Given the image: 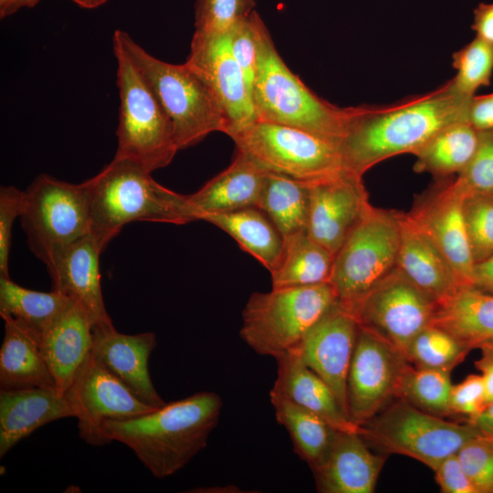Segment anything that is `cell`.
Instances as JSON below:
<instances>
[{"label": "cell", "instance_id": "obj_1", "mask_svg": "<svg viewBox=\"0 0 493 493\" xmlns=\"http://www.w3.org/2000/svg\"><path fill=\"white\" fill-rule=\"evenodd\" d=\"M471 99L457 93L449 80L393 105L359 106L340 143L346 168L363 176L385 159L413 154L446 126L466 121Z\"/></svg>", "mask_w": 493, "mask_h": 493}, {"label": "cell", "instance_id": "obj_2", "mask_svg": "<svg viewBox=\"0 0 493 493\" xmlns=\"http://www.w3.org/2000/svg\"><path fill=\"white\" fill-rule=\"evenodd\" d=\"M223 402L214 392H199L149 413L104 425L107 437L130 447L157 478L175 474L206 446Z\"/></svg>", "mask_w": 493, "mask_h": 493}, {"label": "cell", "instance_id": "obj_3", "mask_svg": "<svg viewBox=\"0 0 493 493\" xmlns=\"http://www.w3.org/2000/svg\"><path fill=\"white\" fill-rule=\"evenodd\" d=\"M90 216V235L103 251L132 221L185 225L194 221L187 195L157 183L139 164L113 158L95 176L83 182Z\"/></svg>", "mask_w": 493, "mask_h": 493}, {"label": "cell", "instance_id": "obj_4", "mask_svg": "<svg viewBox=\"0 0 493 493\" xmlns=\"http://www.w3.org/2000/svg\"><path fill=\"white\" fill-rule=\"evenodd\" d=\"M257 74L252 100L257 120L298 128L341 143L358 107L340 108L318 97L286 66L254 11Z\"/></svg>", "mask_w": 493, "mask_h": 493}, {"label": "cell", "instance_id": "obj_5", "mask_svg": "<svg viewBox=\"0 0 493 493\" xmlns=\"http://www.w3.org/2000/svg\"><path fill=\"white\" fill-rule=\"evenodd\" d=\"M118 41L142 75L170 119L179 150L195 145L214 131L226 134L229 121L207 84L186 64H170L150 55L128 33Z\"/></svg>", "mask_w": 493, "mask_h": 493}, {"label": "cell", "instance_id": "obj_6", "mask_svg": "<svg viewBox=\"0 0 493 493\" xmlns=\"http://www.w3.org/2000/svg\"><path fill=\"white\" fill-rule=\"evenodd\" d=\"M336 300L330 282L254 292L242 311L240 338L257 354L276 360L293 351Z\"/></svg>", "mask_w": 493, "mask_h": 493}, {"label": "cell", "instance_id": "obj_7", "mask_svg": "<svg viewBox=\"0 0 493 493\" xmlns=\"http://www.w3.org/2000/svg\"><path fill=\"white\" fill-rule=\"evenodd\" d=\"M112 46L120 95L114 158L131 161L152 173L167 166L179 151L173 127L121 44L112 39Z\"/></svg>", "mask_w": 493, "mask_h": 493}, {"label": "cell", "instance_id": "obj_8", "mask_svg": "<svg viewBox=\"0 0 493 493\" xmlns=\"http://www.w3.org/2000/svg\"><path fill=\"white\" fill-rule=\"evenodd\" d=\"M400 212L371 205L334 257L330 283L350 310L397 267Z\"/></svg>", "mask_w": 493, "mask_h": 493}, {"label": "cell", "instance_id": "obj_9", "mask_svg": "<svg viewBox=\"0 0 493 493\" xmlns=\"http://www.w3.org/2000/svg\"><path fill=\"white\" fill-rule=\"evenodd\" d=\"M360 435L384 453L412 457L434 471L479 432L467 421L449 422L397 399L360 426Z\"/></svg>", "mask_w": 493, "mask_h": 493}, {"label": "cell", "instance_id": "obj_10", "mask_svg": "<svg viewBox=\"0 0 493 493\" xmlns=\"http://www.w3.org/2000/svg\"><path fill=\"white\" fill-rule=\"evenodd\" d=\"M236 150L267 171L312 181L344 170L339 143L306 131L256 120L229 136Z\"/></svg>", "mask_w": 493, "mask_h": 493}, {"label": "cell", "instance_id": "obj_11", "mask_svg": "<svg viewBox=\"0 0 493 493\" xmlns=\"http://www.w3.org/2000/svg\"><path fill=\"white\" fill-rule=\"evenodd\" d=\"M25 192L21 223L31 251L42 262L54 250L90 234L83 183L69 184L42 173Z\"/></svg>", "mask_w": 493, "mask_h": 493}, {"label": "cell", "instance_id": "obj_12", "mask_svg": "<svg viewBox=\"0 0 493 493\" xmlns=\"http://www.w3.org/2000/svg\"><path fill=\"white\" fill-rule=\"evenodd\" d=\"M435 302L396 267L349 311L359 327L405 357L414 338L431 324Z\"/></svg>", "mask_w": 493, "mask_h": 493}, {"label": "cell", "instance_id": "obj_13", "mask_svg": "<svg viewBox=\"0 0 493 493\" xmlns=\"http://www.w3.org/2000/svg\"><path fill=\"white\" fill-rule=\"evenodd\" d=\"M406 358L385 341L359 327L346 383V411L361 426L397 399Z\"/></svg>", "mask_w": 493, "mask_h": 493}, {"label": "cell", "instance_id": "obj_14", "mask_svg": "<svg viewBox=\"0 0 493 493\" xmlns=\"http://www.w3.org/2000/svg\"><path fill=\"white\" fill-rule=\"evenodd\" d=\"M65 394L78 419L79 437L90 446L111 441L104 432L109 421H123L156 408L138 398L91 353Z\"/></svg>", "mask_w": 493, "mask_h": 493}, {"label": "cell", "instance_id": "obj_15", "mask_svg": "<svg viewBox=\"0 0 493 493\" xmlns=\"http://www.w3.org/2000/svg\"><path fill=\"white\" fill-rule=\"evenodd\" d=\"M306 182L309 194L307 232L336 255L372 205L362 175L344 170Z\"/></svg>", "mask_w": 493, "mask_h": 493}, {"label": "cell", "instance_id": "obj_16", "mask_svg": "<svg viewBox=\"0 0 493 493\" xmlns=\"http://www.w3.org/2000/svg\"><path fill=\"white\" fill-rule=\"evenodd\" d=\"M464 196L452 177L435 179L414 197L407 215L446 257L461 285L472 286L475 263L463 215Z\"/></svg>", "mask_w": 493, "mask_h": 493}, {"label": "cell", "instance_id": "obj_17", "mask_svg": "<svg viewBox=\"0 0 493 493\" xmlns=\"http://www.w3.org/2000/svg\"><path fill=\"white\" fill-rule=\"evenodd\" d=\"M185 63L220 102L229 121L228 136L257 120L251 92L230 50L229 33L208 36L194 32Z\"/></svg>", "mask_w": 493, "mask_h": 493}, {"label": "cell", "instance_id": "obj_18", "mask_svg": "<svg viewBox=\"0 0 493 493\" xmlns=\"http://www.w3.org/2000/svg\"><path fill=\"white\" fill-rule=\"evenodd\" d=\"M358 330L355 317L336 300L292 351L330 387L346 414V383Z\"/></svg>", "mask_w": 493, "mask_h": 493}, {"label": "cell", "instance_id": "obj_19", "mask_svg": "<svg viewBox=\"0 0 493 493\" xmlns=\"http://www.w3.org/2000/svg\"><path fill=\"white\" fill-rule=\"evenodd\" d=\"M101 252L89 234L54 250L43 261L52 280V289L82 306L93 326L112 323L101 293L99 261Z\"/></svg>", "mask_w": 493, "mask_h": 493}, {"label": "cell", "instance_id": "obj_20", "mask_svg": "<svg viewBox=\"0 0 493 493\" xmlns=\"http://www.w3.org/2000/svg\"><path fill=\"white\" fill-rule=\"evenodd\" d=\"M157 346L153 332L124 334L113 324L93 326L92 355L145 404L158 408L166 403L155 390L149 360Z\"/></svg>", "mask_w": 493, "mask_h": 493}, {"label": "cell", "instance_id": "obj_21", "mask_svg": "<svg viewBox=\"0 0 493 493\" xmlns=\"http://www.w3.org/2000/svg\"><path fill=\"white\" fill-rule=\"evenodd\" d=\"M386 460L357 432L337 431L322 462L312 468L321 493H372Z\"/></svg>", "mask_w": 493, "mask_h": 493}, {"label": "cell", "instance_id": "obj_22", "mask_svg": "<svg viewBox=\"0 0 493 493\" xmlns=\"http://www.w3.org/2000/svg\"><path fill=\"white\" fill-rule=\"evenodd\" d=\"M74 416L66 394L57 389H0V457L39 427Z\"/></svg>", "mask_w": 493, "mask_h": 493}, {"label": "cell", "instance_id": "obj_23", "mask_svg": "<svg viewBox=\"0 0 493 493\" xmlns=\"http://www.w3.org/2000/svg\"><path fill=\"white\" fill-rule=\"evenodd\" d=\"M397 268L435 301L462 287L453 267L407 213L400 212Z\"/></svg>", "mask_w": 493, "mask_h": 493}, {"label": "cell", "instance_id": "obj_24", "mask_svg": "<svg viewBox=\"0 0 493 493\" xmlns=\"http://www.w3.org/2000/svg\"><path fill=\"white\" fill-rule=\"evenodd\" d=\"M267 170L236 150L230 165L210 179L187 203L195 220L204 215L257 207Z\"/></svg>", "mask_w": 493, "mask_h": 493}, {"label": "cell", "instance_id": "obj_25", "mask_svg": "<svg viewBox=\"0 0 493 493\" xmlns=\"http://www.w3.org/2000/svg\"><path fill=\"white\" fill-rule=\"evenodd\" d=\"M93 323L74 302L41 336L40 347L55 380L65 393L92 353Z\"/></svg>", "mask_w": 493, "mask_h": 493}, {"label": "cell", "instance_id": "obj_26", "mask_svg": "<svg viewBox=\"0 0 493 493\" xmlns=\"http://www.w3.org/2000/svg\"><path fill=\"white\" fill-rule=\"evenodd\" d=\"M278 370L272 391L316 414L334 429L357 432L330 387L310 370L295 351L276 359Z\"/></svg>", "mask_w": 493, "mask_h": 493}, {"label": "cell", "instance_id": "obj_27", "mask_svg": "<svg viewBox=\"0 0 493 493\" xmlns=\"http://www.w3.org/2000/svg\"><path fill=\"white\" fill-rule=\"evenodd\" d=\"M431 324L469 350L493 341V293L462 286L435 302Z\"/></svg>", "mask_w": 493, "mask_h": 493}, {"label": "cell", "instance_id": "obj_28", "mask_svg": "<svg viewBox=\"0 0 493 493\" xmlns=\"http://www.w3.org/2000/svg\"><path fill=\"white\" fill-rule=\"evenodd\" d=\"M0 349V389H57L40 347V339L8 316ZM60 392V391H59Z\"/></svg>", "mask_w": 493, "mask_h": 493}, {"label": "cell", "instance_id": "obj_29", "mask_svg": "<svg viewBox=\"0 0 493 493\" xmlns=\"http://www.w3.org/2000/svg\"><path fill=\"white\" fill-rule=\"evenodd\" d=\"M201 220L228 234L245 252L254 257L269 272L278 264L283 252V237L258 207L210 214L204 215Z\"/></svg>", "mask_w": 493, "mask_h": 493}, {"label": "cell", "instance_id": "obj_30", "mask_svg": "<svg viewBox=\"0 0 493 493\" xmlns=\"http://www.w3.org/2000/svg\"><path fill=\"white\" fill-rule=\"evenodd\" d=\"M479 131L467 121L453 122L435 133L413 154L414 170L430 173L435 179L459 174L474 157Z\"/></svg>", "mask_w": 493, "mask_h": 493}, {"label": "cell", "instance_id": "obj_31", "mask_svg": "<svg viewBox=\"0 0 493 493\" xmlns=\"http://www.w3.org/2000/svg\"><path fill=\"white\" fill-rule=\"evenodd\" d=\"M280 260L270 272L272 288L303 287L330 282L335 255L308 232L283 238Z\"/></svg>", "mask_w": 493, "mask_h": 493}, {"label": "cell", "instance_id": "obj_32", "mask_svg": "<svg viewBox=\"0 0 493 493\" xmlns=\"http://www.w3.org/2000/svg\"><path fill=\"white\" fill-rule=\"evenodd\" d=\"M74 302L57 290H32L0 277V316L13 318L39 339Z\"/></svg>", "mask_w": 493, "mask_h": 493}, {"label": "cell", "instance_id": "obj_33", "mask_svg": "<svg viewBox=\"0 0 493 493\" xmlns=\"http://www.w3.org/2000/svg\"><path fill=\"white\" fill-rule=\"evenodd\" d=\"M277 422L288 431L295 453L310 469L326 456L337 431L316 414L270 390Z\"/></svg>", "mask_w": 493, "mask_h": 493}, {"label": "cell", "instance_id": "obj_34", "mask_svg": "<svg viewBox=\"0 0 493 493\" xmlns=\"http://www.w3.org/2000/svg\"><path fill=\"white\" fill-rule=\"evenodd\" d=\"M309 194L306 181L267 171L258 208L283 238L307 232Z\"/></svg>", "mask_w": 493, "mask_h": 493}, {"label": "cell", "instance_id": "obj_35", "mask_svg": "<svg viewBox=\"0 0 493 493\" xmlns=\"http://www.w3.org/2000/svg\"><path fill=\"white\" fill-rule=\"evenodd\" d=\"M450 373L441 369L417 367L407 361L399 379L397 399L434 415H450L453 386Z\"/></svg>", "mask_w": 493, "mask_h": 493}, {"label": "cell", "instance_id": "obj_36", "mask_svg": "<svg viewBox=\"0 0 493 493\" xmlns=\"http://www.w3.org/2000/svg\"><path fill=\"white\" fill-rule=\"evenodd\" d=\"M469 351L448 332L430 324L411 341L405 358L417 367L452 372Z\"/></svg>", "mask_w": 493, "mask_h": 493}, {"label": "cell", "instance_id": "obj_37", "mask_svg": "<svg viewBox=\"0 0 493 493\" xmlns=\"http://www.w3.org/2000/svg\"><path fill=\"white\" fill-rule=\"evenodd\" d=\"M456 76L450 79L454 89L473 98L481 87L490 85L493 73V44L475 37L452 55Z\"/></svg>", "mask_w": 493, "mask_h": 493}, {"label": "cell", "instance_id": "obj_38", "mask_svg": "<svg viewBox=\"0 0 493 493\" xmlns=\"http://www.w3.org/2000/svg\"><path fill=\"white\" fill-rule=\"evenodd\" d=\"M463 215L476 264L493 255V194H467L463 199Z\"/></svg>", "mask_w": 493, "mask_h": 493}, {"label": "cell", "instance_id": "obj_39", "mask_svg": "<svg viewBox=\"0 0 493 493\" xmlns=\"http://www.w3.org/2000/svg\"><path fill=\"white\" fill-rule=\"evenodd\" d=\"M256 0H197L194 32L218 36L229 33L254 10Z\"/></svg>", "mask_w": 493, "mask_h": 493}, {"label": "cell", "instance_id": "obj_40", "mask_svg": "<svg viewBox=\"0 0 493 493\" xmlns=\"http://www.w3.org/2000/svg\"><path fill=\"white\" fill-rule=\"evenodd\" d=\"M455 187L464 195L493 194V129L479 131L477 152L468 165L453 178Z\"/></svg>", "mask_w": 493, "mask_h": 493}, {"label": "cell", "instance_id": "obj_41", "mask_svg": "<svg viewBox=\"0 0 493 493\" xmlns=\"http://www.w3.org/2000/svg\"><path fill=\"white\" fill-rule=\"evenodd\" d=\"M458 460L477 493H493V438L479 435L456 453Z\"/></svg>", "mask_w": 493, "mask_h": 493}, {"label": "cell", "instance_id": "obj_42", "mask_svg": "<svg viewBox=\"0 0 493 493\" xmlns=\"http://www.w3.org/2000/svg\"><path fill=\"white\" fill-rule=\"evenodd\" d=\"M231 53L238 64L252 95L257 74V41L254 11L229 32Z\"/></svg>", "mask_w": 493, "mask_h": 493}, {"label": "cell", "instance_id": "obj_43", "mask_svg": "<svg viewBox=\"0 0 493 493\" xmlns=\"http://www.w3.org/2000/svg\"><path fill=\"white\" fill-rule=\"evenodd\" d=\"M26 192L14 186L0 189V277L10 278L8 271L12 227L25 207Z\"/></svg>", "mask_w": 493, "mask_h": 493}, {"label": "cell", "instance_id": "obj_44", "mask_svg": "<svg viewBox=\"0 0 493 493\" xmlns=\"http://www.w3.org/2000/svg\"><path fill=\"white\" fill-rule=\"evenodd\" d=\"M486 406L485 388L480 374H470L452 386L450 409L467 420L475 417Z\"/></svg>", "mask_w": 493, "mask_h": 493}, {"label": "cell", "instance_id": "obj_45", "mask_svg": "<svg viewBox=\"0 0 493 493\" xmlns=\"http://www.w3.org/2000/svg\"><path fill=\"white\" fill-rule=\"evenodd\" d=\"M435 473V480L444 493H477L465 473L456 454L442 461Z\"/></svg>", "mask_w": 493, "mask_h": 493}, {"label": "cell", "instance_id": "obj_46", "mask_svg": "<svg viewBox=\"0 0 493 493\" xmlns=\"http://www.w3.org/2000/svg\"><path fill=\"white\" fill-rule=\"evenodd\" d=\"M466 121L478 131L493 129V93L474 96L468 103Z\"/></svg>", "mask_w": 493, "mask_h": 493}, {"label": "cell", "instance_id": "obj_47", "mask_svg": "<svg viewBox=\"0 0 493 493\" xmlns=\"http://www.w3.org/2000/svg\"><path fill=\"white\" fill-rule=\"evenodd\" d=\"M471 28L476 37L493 44V3H480L474 9V21Z\"/></svg>", "mask_w": 493, "mask_h": 493}, {"label": "cell", "instance_id": "obj_48", "mask_svg": "<svg viewBox=\"0 0 493 493\" xmlns=\"http://www.w3.org/2000/svg\"><path fill=\"white\" fill-rule=\"evenodd\" d=\"M481 356L475 362V366L481 372L486 396V405L493 402V349L483 344L479 347Z\"/></svg>", "mask_w": 493, "mask_h": 493}, {"label": "cell", "instance_id": "obj_49", "mask_svg": "<svg viewBox=\"0 0 493 493\" xmlns=\"http://www.w3.org/2000/svg\"><path fill=\"white\" fill-rule=\"evenodd\" d=\"M472 286L493 293V255L474 266Z\"/></svg>", "mask_w": 493, "mask_h": 493}, {"label": "cell", "instance_id": "obj_50", "mask_svg": "<svg viewBox=\"0 0 493 493\" xmlns=\"http://www.w3.org/2000/svg\"><path fill=\"white\" fill-rule=\"evenodd\" d=\"M481 435L493 438V402L488 404L475 417L467 420Z\"/></svg>", "mask_w": 493, "mask_h": 493}, {"label": "cell", "instance_id": "obj_51", "mask_svg": "<svg viewBox=\"0 0 493 493\" xmlns=\"http://www.w3.org/2000/svg\"><path fill=\"white\" fill-rule=\"evenodd\" d=\"M40 0H10L7 6L0 12L1 17L10 16L22 7H33Z\"/></svg>", "mask_w": 493, "mask_h": 493}, {"label": "cell", "instance_id": "obj_52", "mask_svg": "<svg viewBox=\"0 0 493 493\" xmlns=\"http://www.w3.org/2000/svg\"><path fill=\"white\" fill-rule=\"evenodd\" d=\"M188 492L237 493V492H245V491L240 490L239 488L234 485H229V486H224V487L194 488L193 490H190Z\"/></svg>", "mask_w": 493, "mask_h": 493}, {"label": "cell", "instance_id": "obj_53", "mask_svg": "<svg viewBox=\"0 0 493 493\" xmlns=\"http://www.w3.org/2000/svg\"><path fill=\"white\" fill-rule=\"evenodd\" d=\"M77 5H79L81 7L92 9L96 8L104 3H106L108 0H71Z\"/></svg>", "mask_w": 493, "mask_h": 493}, {"label": "cell", "instance_id": "obj_54", "mask_svg": "<svg viewBox=\"0 0 493 493\" xmlns=\"http://www.w3.org/2000/svg\"><path fill=\"white\" fill-rule=\"evenodd\" d=\"M484 344H487V345L490 346L493 349V341H489V342H487V343H484Z\"/></svg>", "mask_w": 493, "mask_h": 493}]
</instances>
